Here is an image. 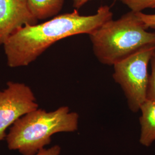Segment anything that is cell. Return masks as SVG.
I'll return each mask as SVG.
<instances>
[{"instance_id":"1","label":"cell","mask_w":155,"mask_h":155,"mask_svg":"<svg viewBox=\"0 0 155 155\" xmlns=\"http://www.w3.org/2000/svg\"><path fill=\"white\" fill-rule=\"evenodd\" d=\"M113 15L109 6H101L93 15L82 16L75 9L41 24L26 25L3 45L8 66L11 68L27 66L56 41L74 35H89L113 19Z\"/></svg>"},{"instance_id":"2","label":"cell","mask_w":155,"mask_h":155,"mask_svg":"<svg viewBox=\"0 0 155 155\" xmlns=\"http://www.w3.org/2000/svg\"><path fill=\"white\" fill-rule=\"evenodd\" d=\"M137 12L130 11L111 19L89 35L94 55L100 63L114 65L139 50L155 45V32L147 31Z\"/></svg>"},{"instance_id":"3","label":"cell","mask_w":155,"mask_h":155,"mask_svg":"<svg viewBox=\"0 0 155 155\" xmlns=\"http://www.w3.org/2000/svg\"><path fill=\"white\" fill-rule=\"evenodd\" d=\"M79 115L67 106L47 112L38 109L20 117L10 128L6 140L10 150L35 155L51 142V136L78 129Z\"/></svg>"},{"instance_id":"4","label":"cell","mask_w":155,"mask_h":155,"mask_svg":"<svg viewBox=\"0 0 155 155\" xmlns=\"http://www.w3.org/2000/svg\"><path fill=\"white\" fill-rule=\"evenodd\" d=\"M154 54L155 45L147 46L113 65V77L124 92L130 110L134 113L147 100L148 68Z\"/></svg>"},{"instance_id":"5","label":"cell","mask_w":155,"mask_h":155,"mask_svg":"<svg viewBox=\"0 0 155 155\" xmlns=\"http://www.w3.org/2000/svg\"><path fill=\"white\" fill-rule=\"evenodd\" d=\"M0 91V141L6 137V130L20 117L38 109L32 89L25 83L8 82Z\"/></svg>"},{"instance_id":"6","label":"cell","mask_w":155,"mask_h":155,"mask_svg":"<svg viewBox=\"0 0 155 155\" xmlns=\"http://www.w3.org/2000/svg\"><path fill=\"white\" fill-rule=\"evenodd\" d=\"M27 0H0V46L20 29L38 24Z\"/></svg>"},{"instance_id":"7","label":"cell","mask_w":155,"mask_h":155,"mask_svg":"<svg viewBox=\"0 0 155 155\" xmlns=\"http://www.w3.org/2000/svg\"><path fill=\"white\" fill-rule=\"evenodd\" d=\"M141 134L139 141L150 147L155 141V101L147 100L140 107Z\"/></svg>"},{"instance_id":"8","label":"cell","mask_w":155,"mask_h":155,"mask_svg":"<svg viewBox=\"0 0 155 155\" xmlns=\"http://www.w3.org/2000/svg\"><path fill=\"white\" fill-rule=\"evenodd\" d=\"M65 0H27L29 8L38 20L55 17L61 12Z\"/></svg>"},{"instance_id":"9","label":"cell","mask_w":155,"mask_h":155,"mask_svg":"<svg viewBox=\"0 0 155 155\" xmlns=\"http://www.w3.org/2000/svg\"><path fill=\"white\" fill-rule=\"evenodd\" d=\"M130 11L141 12L145 9L155 8V0H121Z\"/></svg>"},{"instance_id":"10","label":"cell","mask_w":155,"mask_h":155,"mask_svg":"<svg viewBox=\"0 0 155 155\" xmlns=\"http://www.w3.org/2000/svg\"><path fill=\"white\" fill-rule=\"evenodd\" d=\"M150 64L151 72L148 79L147 100L155 101V54L152 56Z\"/></svg>"},{"instance_id":"11","label":"cell","mask_w":155,"mask_h":155,"mask_svg":"<svg viewBox=\"0 0 155 155\" xmlns=\"http://www.w3.org/2000/svg\"><path fill=\"white\" fill-rule=\"evenodd\" d=\"M137 13L146 28L155 29V15H147L143 12H137Z\"/></svg>"},{"instance_id":"12","label":"cell","mask_w":155,"mask_h":155,"mask_svg":"<svg viewBox=\"0 0 155 155\" xmlns=\"http://www.w3.org/2000/svg\"><path fill=\"white\" fill-rule=\"evenodd\" d=\"M61 148L59 145H55L49 149L43 148L40 150L35 155H60Z\"/></svg>"},{"instance_id":"13","label":"cell","mask_w":155,"mask_h":155,"mask_svg":"<svg viewBox=\"0 0 155 155\" xmlns=\"http://www.w3.org/2000/svg\"><path fill=\"white\" fill-rule=\"evenodd\" d=\"M90 1L91 0H72L73 6L75 9H79Z\"/></svg>"}]
</instances>
